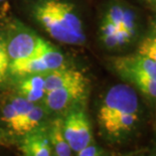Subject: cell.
Segmentation results:
<instances>
[{
	"mask_svg": "<svg viewBox=\"0 0 156 156\" xmlns=\"http://www.w3.org/2000/svg\"><path fill=\"white\" fill-rule=\"evenodd\" d=\"M142 116L138 93L129 84L112 86L103 97L97 113L103 137L113 143L130 139L140 128Z\"/></svg>",
	"mask_w": 156,
	"mask_h": 156,
	"instance_id": "cell-1",
	"label": "cell"
},
{
	"mask_svg": "<svg viewBox=\"0 0 156 156\" xmlns=\"http://www.w3.org/2000/svg\"><path fill=\"white\" fill-rule=\"evenodd\" d=\"M34 14L36 20L55 41L67 44H82L85 42V39L74 34L64 25L56 15L51 0H44L36 4Z\"/></svg>",
	"mask_w": 156,
	"mask_h": 156,
	"instance_id": "cell-2",
	"label": "cell"
},
{
	"mask_svg": "<svg viewBox=\"0 0 156 156\" xmlns=\"http://www.w3.org/2000/svg\"><path fill=\"white\" fill-rule=\"evenodd\" d=\"M64 134L72 151L79 152L93 142L92 126L83 109L72 111L64 120Z\"/></svg>",
	"mask_w": 156,
	"mask_h": 156,
	"instance_id": "cell-3",
	"label": "cell"
},
{
	"mask_svg": "<svg viewBox=\"0 0 156 156\" xmlns=\"http://www.w3.org/2000/svg\"><path fill=\"white\" fill-rule=\"evenodd\" d=\"M89 81L84 80L45 92L44 102L48 110L58 112L82 102L87 96Z\"/></svg>",
	"mask_w": 156,
	"mask_h": 156,
	"instance_id": "cell-4",
	"label": "cell"
},
{
	"mask_svg": "<svg viewBox=\"0 0 156 156\" xmlns=\"http://www.w3.org/2000/svg\"><path fill=\"white\" fill-rule=\"evenodd\" d=\"M111 64L115 72L123 80L128 82L132 87L135 88V90H138L149 102L156 105V80L122 64L116 58L111 59Z\"/></svg>",
	"mask_w": 156,
	"mask_h": 156,
	"instance_id": "cell-5",
	"label": "cell"
},
{
	"mask_svg": "<svg viewBox=\"0 0 156 156\" xmlns=\"http://www.w3.org/2000/svg\"><path fill=\"white\" fill-rule=\"evenodd\" d=\"M41 39V37L28 30H21L13 35L7 42L9 68L35 55Z\"/></svg>",
	"mask_w": 156,
	"mask_h": 156,
	"instance_id": "cell-6",
	"label": "cell"
},
{
	"mask_svg": "<svg viewBox=\"0 0 156 156\" xmlns=\"http://www.w3.org/2000/svg\"><path fill=\"white\" fill-rule=\"evenodd\" d=\"M24 135L20 144L23 156H51V145L46 132L32 130Z\"/></svg>",
	"mask_w": 156,
	"mask_h": 156,
	"instance_id": "cell-7",
	"label": "cell"
},
{
	"mask_svg": "<svg viewBox=\"0 0 156 156\" xmlns=\"http://www.w3.org/2000/svg\"><path fill=\"white\" fill-rule=\"evenodd\" d=\"M87 80L86 76L81 71L64 66L62 68L52 69L44 75V88L45 92L56 88H61L73 83Z\"/></svg>",
	"mask_w": 156,
	"mask_h": 156,
	"instance_id": "cell-8",
	"label": "cell"
},
{
	"mask_svg": "<svg viewBox=\"0 0 156 156\" xmlns=\"http://www.w3.org/2000/svg\"><path fill=\"white\" fill-rule=\"evenodd\" d=\"M51 2L56 15L58 16L66 27L79 37L86 39L82 20L80 19L73 5L62 0H51Z\"/></svg>",
	"mask_w": 156,
	"mask_h": 156,
	"instance_id": "cell-9",
	"label": "cell"
},
{
	"mask_svg": "<svg viewBox=\"0 0 156 156\" xmlns=\"http://www.w3.org/2000/svg\"><path fill=\"white\" fill-rule=\"evenodd\" d=\"M44 74H34L25 76L24 79L19 83V96L27 99L32 103H36L44 97Z\"/></svg>",
	"mask_w": 156,
	"mask_h": 156,
	"instance_id": "cell-10",
	"label": "cell"
},
{
	"mask_svg": "<svg viewBox=\"0 0 156 156\" xmlns=\"http://www.w3.org/2000/svg\"><path fill=\"white\" fill-rule=\"evenodd\" d=\"M48 138L56 156H71L72 149L64 134V120L58 118L51 123Z\"/></svg>",
	"mask_w": 156,
	"mask_h": 156,
	"instance_id": "cell-11",
	"label": "cell"
},
{
	"mask_svg": "<svg viewBox=\"0 0 156 156\" xmlns=\"http://www.w3.org/2000/svg\"><path fill=\"white\" fill-rule=\"evenodd\" d=\"M37 55L41 58V61L44 62L48 72L52 71V69L62 68L65 66L64 55L58 48H55L51 44L44 41V38L41 39Z\"/></svg>",
	"mask_w": 156,
	"mask_h": 156,
	"instance_id": "cell-12",
	"label": "cell"
},
{
	"mask_svg": "<svg viewBox=\"0 0 156 156\" xmlns=\"http://www.w3.org/2000/svg\"><path fill=\"white\" fill-rule=\"evenodd\" d=\"M119 62L124 64L128 67L134 69L150 76L151 78L156 80V62L152 59L146 58L140 55H124L117 56L116 58Z\"/></svg>",
	"mask_w": 156,
	"mask_h": 156,
	"instance_id": "cell-13",
	"label": "cell"
},
{
	"mask_svg": "<svg viewBox=\"0 0 156 156\" xmlns=\"http://www.w3.org/2000/svg\"><path fill=\"white\" fill-rule=\"evenodd\" d=\"M44 116V110L41 106L35 105L28 112V114L23 119L21 124V135L28 133L32 130H35L36 127L39 125V123L42 120Z\"/></svg>",
	"mask_w": 156,
	"mask_h": 156,
	"instance_id": "cell-14",
	"label": "cell"
},
{
	"mask_svg": "<svg viewBox=\"0 0 156 156\" xmlns=\"http://www.w3.org/2000/svg\"><path fill=\"white\" fill-rule=\"evenodd\" d=\"M2 119L13 132H15L16 134H20V119L10 102L3 106Z\"/></svg>",
	"mask_w": 156,
	"mask_h": 156,
	"instance_id": "cell-15",
	"label": "cell"
},
{
	"mask_svg": "<svg viewBox=\"0 0 156 156\" xmlns=\"http://www.w3.org/2000/svg\"><path fill=\"white\" fill-rule=\"evenodd\" d=\"M9 74V56L7 41L0 34V84L4 82Z\"/></svg>",
	"mask_w": 156,
	"mask_h": 156,
	"instance_id": "cell-16",
	"label": "cell"
},
{
	"mask_svg": "<svg viewBox=\"0 0 156 156\" xmlns=\"http://www.w3.org/2000/svg\"><path fill=\"white\" fill-rule=\"evenodd\" d=\"M10 103L12 104L13 107H14L16 112H17L18 117L20 119V135H21V124H22L23 119L28 114V112L31 110L35 103L28 101L27 99L23 98L21 96H17V97L12 98Z\"/></svg>",
	"mask_w": 156,
	"mask_h": 156,
	"instance_id": "cell-17",
	"label": "cell"
},
{
	"mask_svg": "<svg viewBox=\"0 0 156 156\" xmlns=\"http://www.w3.org/2000/svg\"><path fill=\"white\" fill-rule=\"evenodd\" d=\"M137 54L146 56V58H150L156 62V42L152 41L149 36H146L139 44Z\"/></svg>",
	"mask_w": 156,
	"mask_h": 156,
	"instance_id": "cell-18",
	"label": "cell"
},
{
	"mask_svg": "<svg viewBox=\"0 0 156 156\" xmlns=\"http://www.w3.org/2000/svg\"><path fill=\"white\" fill-rule=\"evenodd\" d=\"M77 156H107L106 152L98 145L91 143L87 147L83 148L82 150L77 152Z\"/></svg>",
	"mask_w": 156,
	"mask_h": 156,
	"instance_id": "cell-19",
	"label": "cell"
},
{
	"mask_svg": "<svg viewBox=\"0 0 156 156\" xmlns=\"http://www.w3.org/2000/svg\"><path fill=\"white\" fill-rule=\"evenodd\" d=\"M142 1H144L146 4L151 6L152 8H154L156 10V0H142Z\"/></svg>",
	"mask_w": 156,
	"mask_h": 156,
	"instance_id": "cell-20",
	"label": "cell"
},
{
	"mask_svg": "<svg viewBox=\"0 0 156 156\" xmlns=\"http://www.w3.org/2000/svg\"><path fill=\"white\" fill-rule=\"evenodd\" d=\"M150 34H156V17H155V19L153 20V22H152V24H151Z\"/></svg>",
	"mask_w": 156,
	"mask_h": 156,
	"instance_id": "cell-21",
	"label": "cell"
},
{
	"mask_svg": "<svg viewBox=\"0 0 156 156\" xmlns=\"http://www.w3.org/2000/svg\"><path fill=\"white\" fill-rule=\"evenodd\" d=\"M130 156H150V151L149 152H137V153L132 154Z\"/></svg>",
	"mask_w": 156,
	"mask_h": 156,
	"instance_id": "cell-22",
	"label": "cell"
},
{
	"mask_svg": "<svg viewBox=\"0 0 156 156\" xmlns=\"http://www.w3.org/2000/svg\"><path fill=\"white\" fill-rule=\"evenodd\" d=\"M150 156H156V144L153 145L151 151H150Z\"/></svg>",
	"mask_w": 156,
	"mask_h": 156,
	"instance_id": "cell-23",
	"label": "cell"
},
{
	"mask_svg": "<svg viewBox=\"0 0 156 156\" xmlns=\"http://www.w3.org/2000/svg\"><path fill=\"white\" fill-rule=\"evenodd\" d=\"M148 36L152 39V41L156 42V34H150V35H148Z\"/></svg>",
	"mask_w": 156,
	"mask_h": 156,
	"instance_id": "cell-24",
	"label": "cell"
},
{
	"mask_svg": "<svg viewBox=\"0 0 156 156\" xmlns=\"http://www.w3.org/2000/svg\"><path fill=\"white\" fill-rule=\"evenodd\" d=\"M1 1H4V0H0V2H1Z\"/></svg>",
	"mask_w": 156,
	"mask_h": 156,
	"instance_id": "cell-25",
	"label": "cell"
},
{
	"mask_svg": "<svg viewBox=\"0 0 156 156\" xmlns=\"http://www.w3.org/2000/svg\"><path fill=\"white\" fill-rule=\"evenodd\" d=\"M55 156H56V155H55Z\"/></svg>",
	"mask_w": 156,
	"mask_h": 156,
	"instance_id": "cell-26",
	"label": "cell"
}]
</instances>
